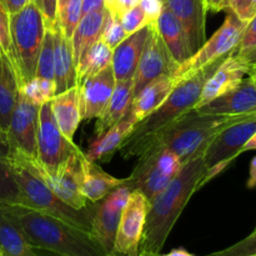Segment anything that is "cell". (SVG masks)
<instances>
[{"instance_id":"8d00e7d4","label":"cell","mask_w":256,"mask_h":256,"mask_svg":"<svg viewBox=\"0 0 256 256\" xmlns=\"http://www.w3.org/2000/svg\"><path fill=\"white\" fill-rule=\"evenodd\" d=\"M256 255V228L254 232L236 244L206 256H252Z\"/></svg>"},{"instance_id":"d590c367","label":"cell","mask_w":256,"mask_h":256,"mask_svg":"<svg viewBox=\"0 0 256 256\" xmlns=\"http://www.w3.org/2000/svg\"><path fill=\"white\" fill-rule=\"evenodd\" d=\"M126 36L128 34L124 30V28H122V22H120L119 18L114 16V15L108 12L104 32H102V42H104L110 49L114 50Z\"/></svg>"},{"instance_id":"3957f363","label":"cell","mask_w":256,"mask_h":256,"mask_svg":"<svg viewBox=\"0 0 256 256\" xmlns=\"http://www.w3.org/2000/svg\"><path fill=\"white\" fill-rule=\"evenodd\" d=\"M224 59L208 65L186 79L180 80L166 100L149 116L135 125L134 130L130 132L119 149L122 158L132 159L134 156H139L155 135L194 110L200 99L204 84Z\"/></svg>"},{"instance_id":"5b68a950","label":"cell","mask_w":256,"mask_h":256,"mask_svg":"<svg viewBox=\"0 0 256 256\" xmlns=\"http://www.w3.org/2000/svg\"><path fill=\"white\" fill-rule=\"evenodd\" d=\"M9 160L14 169L15 179L22 194V205L50 216L58 218L70 225L92 232V216L95 208L76 210L62 202L39 176L34 174L26 165L15 155L10 154Z\"/></svg>"},{"instance_id":"cb8c5ba5","label":"cell","mask_w":256,"mask_h":256,"mask_svg":"<svg viewBox=\"0 0 256 256\" xmlns=\"http://www.w3.org/2000/svg\"><path fill=\"white\" fill-rule=\"evenodd\" d=\"M108 10L105 8L94 10L92 12L82 15L79 24L75 28L72 35V55H74L75 65L78 66L82 58L86 55L90 48L102 39V32L106 22Z\"/></svg>"},{"instance_id":"7a4b0ae2","label":"cell","mask_w":256,"mask_h":256,"mask_svg":"<svg viewBox=\"0 0 256 256\" xmlns=\"http://www.w3.org/2000/svg\"><path fill=\"white\" fill-rule=\"evenodd\" d=\"M206 175L204 158L198 155L184 162L170 184L149 202L140 252L160 254L175 222L189 202L190 198L204 185Z\"/></svg>"},{"instance_id":"603a6c76","label":"cell","mask_w":256,"mask_h":256,"mask_svg":"<svg viewBox=\"0 0 256 256\" xmlns=\"http://www.w3.org/2000/svg\"><path fill=\"white\" fill-rule=\"evenodd\" d=\"M125 184L124 179H118L112 175L108 174L102 169L96 162H92L84 156L82 160V182H80V192L82 196L92 204H96L104 199L108 194Z\"/></svg>"},{"instance_id":"6f0895ef","label":"cell","mask_w":256,"mask_h":256,"mask_svg":"<svg viewBox=\"0 0 256 256\" xmlns=\"http://www.w3.org/2000/svg\"><path fill=\"white\" fill-rule=\"evenodd\" d=\"M112 2H114V0H104V4H105V8H109L110 5L112 4Z\"/></svg>"},{"instance_id":"f1b7e54d","label":"cell","mask_w":256,"mask_h":256,"mask_svg":"<svg viewBox=\"0 0 256 256\" xmlns=\"http://www.w3.org/2000/svg\"><path fill=\"white\" fill-rule=\"evenodd\" d=\"M135 125H136V122L128 114L125 115L124 119H122L119 122L112 125L102 135L95 138L88 152L85 154L88 159L94 162H105L110 160V158L120 149L125 139L134 130Z\"/></svg>"},{"instance_id":"7c38bea8","label":"cell","mask_w":256,"mask_h":256,"mask_svg":"<svg viewBox=\"0 0 256 256\" xmlns=\"http://www.w3.org/2000/svg\"><path fill=\"white\" fill-rule=\"evenodd\" d=\"M149 202L138 190L130 192L122 209L112 254L114 256H138L144 234Z\"/></svg>"},{"instance_id":"ee69618b","label":"cell","mask_w":256,"mask_h":256,"mask_svg":"<svg viewBox=\"0 0 256 256\" xmlns=\"http://www.w3.org/2000/svg\"><path fill=\"white\" fill-rule=\"evenodd\" d=\"M140 0H114L112 4L109 8H105L108 10V12L116 18H122V15L124 14L126 10L132 9V8L139 5Z\"/></svg>"},{"instance_id":"83f0119b","label":"cell","mask_w":256,"mask_h":256,"mask_svg":"<svg viewBox=\"0 0 256 256\" xmlns=\"http://www.w3.org/2000/svg\"><path fill=\"white\" fill-rule=\"evenodd\" d=\"M155 25L160 38L178 64H182L192 56V52L190 49L184 28L170 10L164 8L160 16L155 22Z\"/></svg>"},{"instance_id":"bcb514c9","label":"cell","mask_w":256,"mask_h":256,"mask_svg":"<svg viewBox=\"0 0 256 256\" xmlns=\"http://www.w3.org/2000/svg\"><path fill=\"white\" fill-rule=\"evenodd\" d=\"M105 8L104 0H82V15Z\"/></svg>"},{"instance_id":"74e56055","label":"cell","mask_w":256,"mask_h":256,"mask_svg":"<svg viewBox=\"0 0 256 256\" xmlns=\"http://www.w3.org/2000/svg\"><path fill=\"white\" fill-rule=\"evenodd\" d=\"M256 50V15L250 20L245 26L244 32H242V40L238 45L236 52L239 56L246 60L250 55Z\"/></svg>"},{"instance_id":"ab89813d","label":"cell","mask_w":256,"mask_h":256,"mask_svg":"<svg viewBox=\"0 0 256 256\" xmlns=\"http://www.w3.org/2000/svg\"><path fill=\"white\" fill-rule=\"evenodd\" d=\"M12 54V32H10V14L0 2V56Z\"/></svg>"},{"instance_id":"60d3db41","label":"cell","mask_w":256,"mask_h":256,"mask_svg":"<svg viewBox=\"0 0 256 256\" xmlns=\"http://www.w3.org/2000/svg\"><path fill=\"white\" fill-rule=\"evenodd\" d=\"M226 9L242 22H249L256 15V0H228Z\"/></svg>"},{"instance_id":"44dd1931","label":"cell","mask_w":256,"mask_h":256,"mask_svg":"<svg viewBox=\"0 0 256 256\" xmlns=\"http://www.w3.org/2000/svg\"><path fill=\"white\" fill-rule=\"evenodd\" d=\"M176 84L172 75H162L152 80L139 94L135 95L128 115L136 124L144 120L166 100Z\"/></svg>"},{"instance_id":"db71d44e","label":"cell","mask_w":256,"mask_h":256,"mask_svg":"<svg viewBox=\"0 0 256 256\" xmlns=\"http://www.w3.org/2000/svg\"><path fill=\"white\" fill-rule=\"evenodd\" d=\"M69 2L70 0H58V12H59L62 9H64V6Z\"/></svg>"},{"instance_id":"d4e9b609","label":"cell","mask_w":256,"mask_h":256,"mask_svg":"<svg viewBox=\"0 0 256 256\" xmlns=\"http://www.w3.org/2000/svg\"><path fill=\"white\" fill-rule=\"evenodd\" d=\"M50 106L60 132L68 140L74 142V135L82 122L79 85L55 95Z\"/></svg>"},{"instance_id":"30bf717a","label":"cell","mask_w":256,"mask_h":256,"mask_svg":"<svg viewBox=\"0 0 256 256\" xmlns=\"http://www.w3.org/2000/svg\"><path fill=\"white\" fill-rule=\"evenodd\" d=\"M256 130V114L225 128L205 149L204 162L206 175L204 185L222 172L232 160L242 154V148Z\"/></svg>"},{"instance_id":"e575fe53","label":"cell","mask_w":256,"mask_h":256,"mask_svg":"<svg viewBox=\"0 0 256 256\" xmlns=\"http://www.w3.org/2000/svg\"><path fill=\"white\" fill-rule=\"evenodd\" d=\"M82 16V0H70L64 9L58 12V25L62 32L72 39L75 28Z\"/></svg>"},{"instance_id":"52a82bcc","label":"cell","mask_w":256,"mask_h":256,"mask_svg":"<svg viewBox=\"0 0 256 256\" xmlns=\"http://www.w3.org/2000/svg\"><path fill=\"white\" fill-rule=\"evenodd\" d=\"M132 174L125 178V185L132 192H142L152 202L180 172L182 162L172 150L152 144L139 155Z\"/></svg>"},{"instance_id":"7bdbcfd3","label":"cell","mask_w":256,"mask_h":256,"mask_svg":"<svg viewBox=\"0 0 256 256\" xmlns=\"http://www.w3.org/2000/svg\"><path fill=\"white\" fill-rule=\"evenodd\" d=\"M139 6L142 9L149 22H156L164 9L162 0H140Z\"/></svg>"},{"instance_id":"277c9868","label":"cell","mask_w":256,"mask_h":256,"mask_svg":"<svg viewBox=\"0 0 256 256\" xmlns=\"http://www.w3.org/2000/svg\"><path fill=\"white\" fill-rule=\"evenodd\" d=\"M252 115L255 114L236 116L206 115L194 109L155 135L149 145L158 144L172 150L184 164L198 155H204L208 145L222 130Z\"/></svg>"},{"instance_id":"681fc988","label":"cell","mask_w":256,"mask_h":256,"mask_svg":"<svg viewBox=\"0 0 256 256\" xmlns=\"http://www.w3.org/2000/svg\"><path fill=\"white\" fill-rule=\"evenodd\" d=\"M248 188L252 189L256 186V156L250 162V172H249V179L246 182Z\"/></svg>"},{"instance_id":"f5cc1de1","label":"cell","mask_w":256,"mask_h":256,"mask_svg":"<svg viewBox=\"0 0 256 256\" xmlns=\"http://www.w3.org/2000/svg\"><path fill=\"white\" fill-rule=\"evenodd\" d=\"M246 62H249L250 65H252H252H255V64H256V50H255L254 52H252V55H250L249 58H248V59H246Z\"/></svg>"},{"instance_id":"7402d4cb","label":"cell","mask_w":256,"mask_h":256,"mask_svg":"<svg viewBox=\"0 0 256 256\" xmlns=\"http://www.w3.org/2000/svg\"><path fill=\"white\" fill-rule=\"evenodd\" d=\"M54 32V58H55V75L54 82L56 95L66 92L70 88L78 85L76 65L72 55V39L62 32L59 25L52 28Z\"/></svg>"},{"instance_id":"d6a6232c","label":"cell","mask_w":256,"mask_h":256,"mask_svg":"<svg viewBox=\"0 0 256 256\" xmlns=\"http://www.w3.org/2000/svg\"><path fill=\"white\" fill-rule=\"evenodd\" d=\"M20 92L25 95V98L36 105H42L45 102H52L56 95L54 80L44 79V78L34 76L32 80L25 82Z\"/></svg>"},{"instance_id":"ac0fdd59","label":"cell","mask_w":256,"mask_h":256,"mask_svg":"<svg viewBox=\"0 0 256 256\" xmlns=\"http://www.w3.org/2000/svg\"><path fill=\"white\" fill-rule=\"evenodd\" d=\"M195 110L200 114L225 116L256 114L255 79L248 75V78H245L234 89Z\"/></svg>"},{"instance_id":"5bb4252c","label":"cell","mask_w":256,"mask_h":256,"mask_svg":"<svg viewBox=\"0 0 256 256\" xmlns=\"http://www.w3.org/2000/svg\"><path fill=\"white\" fill-rule=\"evenodd\" d=\"M132 190L125 184L120 185L99 202L95 208L92 222V235L106 254H112L115 236L122 209L128 202Z\"/></svg>"},{"instance_id":"f907efd6","label":"cell","mask_w":256,"mask_h":256,"mask_svg":"<svg viewBox=\"0 0 256 256\" xmlns=\"http://www.w3.org/2000/svg\"><path fill=\"white\" fill-rule=\"evenodd\" d=\"M250 150H256V130L252 132V135L250 136V139L248 140L246 144L242 148V152H250Z\"/></svg>"},{"instance_id":"d6986e66","label":"cell","mask_w":256,"mask_h":256,"mask_svg":"<svg viewBox=\"0 0 256 256\" xmlns=\"http://www.w3.org/2000/svg\"><path fill=\"white\" fill-rule=\"evenodd\" d=\"M162 5L182 22L192 54L206 42L205 18L206 8L204 0H162Z\"/></svg>"},{"instance_id":"9f6ffc18","label":"cell","mask_w":256,"mask_h":256,"mask_svg":"<svg viewBox=\"0 0 256 256\" xmlns=\"http://www.w3.org/2000/svg\"><path fill=\"white\" fill-rule=\"evenodd\" d=\"M250 76L252 78V79H255V82H256V64L255 65H252V72H250Z\"/></svg>"},{"instance_id":"e0dca14e","label":"cell","mask_w":256,"mask_h":256,"mask_svg":"<svg viewBox=\"0 0 256 256\" xmlns=\"http://www.w3.org/2000/svg\"><path fill=\"white\" fill-rule=\"evenodd\" d=\"M115 82L116 80L110 65L79 85L82 120L99 119L102 116L114 92Z\"/></svg>"},{"instance_id":"4fadbf2b","label":"cell","mask_w":256,"mask_h":256,"mask_svg":"<svg viewBox=\"0 0 256 256\" xmlns=\"http://www.w3.org/2000/svg\"><path fill=\"white\" fill-rule=\"evenodd\" d=\"M39 109L40 105L32 102L22 92H19L6 129V136L12 152L29 158H36Z\"/></svg>"},{"instance_id":"c3c4849f","label":"cell","mask_w":256,"mask_h":256,"mask_svg":"<svg viewBox=\"0 0 256 256\" xmlns=\"http://www.w3.org/2000/svg\"><path fill=\"white\" fill-rule=\"evenodd\" d=\"M10 152H12V149H10L6 132L0 130V158H9Z\"/></svg>"},{"instance_id":"11a10c76","label":"cell","mask_w":256,"mask_h":256,"mask_svg":"<svg viewBox=\"0 0 256 256\" xmlns=\"http://www.w3.org/2000/svg\"><path fill=\"white\" fill-rule=\"evenodd\" d=\"M160 254H156V252H140L138 256H159Z\"/></svg>"},{"instance_id":"f6af8a7d","label":"cell","mask_w":256,"mask_h":256,"mask_svg":"<svg viewBox=\"0 0 256 256\" xmlns=\"http://www.w3.org/2000/svg\"><path fill=\"white\" fill-rule=\"evenodd\" d=\"M32 2H34V0H0V2L4 5V8L8 10L9 14H14V12H19Z\"/></svg>"},{"instance_id":"484cf974","label":"cell","mask_w":256,"mask_h":256,"mask_svg":"<svg viewBox=\"0 0 256 256\" xmlns=\"http://www.w3.org/2000/svg\"><path fill=\"white\" fill-rule=\"evenodd\" d=\"M134 100V78L115 82L114 92L102 116L95 125V138L104 134L112 125L124 119Z\"/></svg>"},{"instance_id":"816d5d0a","label":"cell","mask_w":256,"mask_h":256,"mask_svg":"<svg viewBox=\"0 0 256 256\" xmlns=\"http://www.w3.org/2000/svg\"><path fill=\"white\" fill-rule=\"evenodd\" d=\"M159 256H194L192 252H189L188 250H185L184 248H178V249L172 250L170 252L164 255H159Z\"/></svg>"},{"instance_id":"1f68e13d","label":"cell","mask_w":256,"mask_h":256,"mask_svg":"<svg viewBox=\"0 0 256 256\" xmlns=\"http://www.w3.org/2000/svg\"><path fill=\"white\" fill-rule=\"evenodd\" d=\"M22 205V194L9 158H0V205Z\"/></svg>"},{"instance_id":"8992f818","label":"cell","mask_w":256,"mask_h":256,"mask_svg":"<svg viewBox=\"0 0 256 256\" xmlns=\"http://www.w3.org/2000/svg\"><path fill=\"white\" fill-rule=\"evenodd\" d=\"M10 32L12 59L22 86L35 76L46 32V22L36 2H32L19 12L10 14Z\"/></svg>"},{"instance_id":"b9f144b4","label":"cell","mask_w":256,"mask_h":256,"mask_svg":"<svg viewBox=\"0 0 256 256\" xmlns=\"http://www.w3.org/2000/svg\"><path fill=\"white\" fill-rule=\"evenodd\" d=\"M44 16L46 28H54L58 24V0H34Z\"/></svg>"},{"instance_id":"ffe728a7","label":"cell","mask_w":256,"mask_h":256,"mask_svg":"<svg viewBox=\"0 0 256 256\" xmlns=\"http://www.w3.org/2000/svg\"><path fill=\"white\" fill-rule=\"evenodd\" d=\"M150 22L138 32L128 35L114 50H112V68L116 82L132 79L136 72L138 64L142 58V50L152 30Z\"/></svg>"},{"instance_id":"2e32d148","label":"cell","mask_w":256,"mask_h":256,"mask_svg":"<svg viewBox=\"0 0 256 256\" xmlns=\"http://www.w3.org/2000/svg\"><path fill=\"white\" fill-rule=\"evenodd\" d=\"M250 72H252V65L239 56L236 52H234L228 55L204 84L195 109L204 106L212 100L234 89L245 79V76L250 74Z\"/></svg>"},{"instance_id":"836d02e7","label":"cell","mask_w":256,"mask_h":256,"mask_svg":"<svg viewBox=\"0 0 256 256\" xmlns=\"http://www.w3.org/2000/svg\"><path fill=\"white\" fill-rule=\"evenodd\" d=\"M55 75V58H54V32L52 28H46L42 49L38 59L35 76L54 80Z\"/></svg>"},{"instance_id":"6da1fadb","label":"cell","mask_w":256,"mask_h":256,"mask_svg":"<svg viewBox=\"0 0 256 256\" xmlns=\"http://www.w3.org/2000/svg\"><path fill=\"white\" fill-rule=\"evenodd\" d=\"M0 210L20 228L39 256H114L105 252L92 232L58 218L19 204H2Z\"/></svg>"},{"instance_id":"4dcf8cb0","label":"cell","mask_w":256,"mask_h":256,"mask_svg":"<svg viewBox=\"0 0 256 256\" xmlns=\"http://www.w3.org/2000/svg\"><path fill=\"white\" fill-rule=\"evenodd\" d=\"M112 49H110L102 39L98 40L89 49L82 62L76 66L78 85L82 84L85 79L96 75L108 66L112 65Z\"/></svg>"},{"instance_id":"f546056e","label":"cell","mask_w":256,"mask_h":256,"mask_svg":"<svg viewBox=\"0 0 256 256\" xmlns=\"http://www.w3.org/2000/svg\"><path fill=\"white\" fill-rule=\"evenodd\" d=\"M0 256H39L20 228L0 210Z\"/></svg>"},{"instance_id":"8fae6325","label":"cell","mask_w":256,"mask_h":256,"mask_svg":"<svg viewBox=\"0 0 256 256\" xmlns=\"http://www.w3.org/2000/svg\"><path fill=\"white\" fill-rule=\"evenodd\" d=\"M62 135L52 115L50 102L40 105L36 135V160L48 174L56 172L78 149Z\"/></svg>"},{"instance_id":"ba28073f","label":"cell","mask_w":256,"mask_h":256,"mask_svg":"<svg viewBox=\"0 0 256 256\" xmlns=\"http://www.w3.org/2000/svg\"><path fill=\"white\" fill-rule=\"evenodd\" d=\"M246 24L248 22H242L232 12H228L224 22L212 34V36L206 39L202 48L198 49L189 59L179 64L172 75L175 82H179L180 80L186 79L199 70L206 68L208 65L224 59L228 55L234 52L242 40Z\"/></svg>"},{"instance_id":"9c48e42d","label":"cell","mask_w":256,"mask_h":256,"mask_svg":"<svg viewBox=\"0 0 256 256\" xmlns=\"http://www.w3.org/2000/svg\"><path fill=\"white\" fill-rule=\"evenodd\" d=\"M10 154L15 155L18 159L22 160L24 165H26L36 176H39L68 205H70V206L76 210H84L92 206V202H88L82 196V192H80L82 160H84L85 154L79 148L52 174H48L42 170V165L39 164L36 158L25 156V155L19 154L16 152H12Z\"/></svg>"},{"instance_id":"9a60e30c","label":"cell","mask_w":256,"mask_h":256,"mask_svg":"<svg viewBox=\"0 0 256 256\" xmlns=\"http://www.w3.org/2000/svg\"><path fill=\"white\" fill-rule=\"evenodd\" d=\"M178 66L179 64L175 62L166 45L160 38L154 22L152 34L145 44L134 75V96L156 78L162 75L172 76Z\"/></svg>"},{"instance_id":"f35d334b","label":"cell","mask_w":256,"mask_h":256,"mask_svg":"<svg viewBox=\"0 0 256 256\" xmlns=\"http://www.w3.org/2000/svg\"><path fill=\"white\" fill-rule=\"evenodd\" d=\"M120 22H122V28H124V30L126 32L128 35L132 34V32H138V30H140L142 28L150 24V22H148L146 16H145L144 12H142V9L139 5L126 10V12L122 15V18H120Z\"/></svg>"},{"instance_id":"4316f807","label":"cell","mask_w":256,"mask_h":256,"mask_svg":"<svg viewBox=\"0 0 256 256\" xmlns=\"http://www.w3.org/2000/svg\"><path fill=\"white\" fill-rule=\"evenodd\" d=\"M22 84L10 55L0 56V130L6 132Z\"/></svg>"},{"instance_id":"7dc6e473","label":"cell","mask_w":256,"mask_h":256,"mask_svg":"<svg viewBox=\"0 0 256 256\" xmlns=\"http://www.w3.org/2000/svg\"><path fill=\"white\" fill-rule=\"evenodd\" d=\"M205 8L210 12H222L226 9L228 0H204Z\"/></svg>"},{"instance_id":"680465c9","label":"cell","mask_w":256,"mask_h":256,"mask_svg":"<svg viewBox=\"0 0 256 256\" xmlns=\"http://www.w3.org/2000/svg\"><path fill=\"white\" fill-rule=\"evenodd\" d=\"M252 256H256V255H252Z\"/></svg>"}]
</instances>
